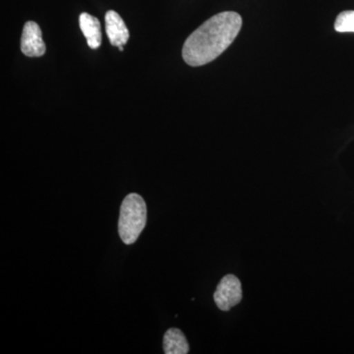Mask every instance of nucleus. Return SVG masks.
Returning <instances> with one entry per match:
<instances>
[{
	"label": "nucleus",
	"mask_w": 354,
	"mask_h": 354,
	"mask_svg": "<svg viewBox=\"0 0 354 354\" xmlns=\"http://www.w3.org/2000/svg\"><path fill=\"white\" fill-rule=\"evenodd\" d=\"M120 50L123 51V46H120Z\"/></svg>",
	"instance_id": "9"
},
{
	"label": "nucleus",
	"mask_w": 354,
	"mask_h": 354,
	"mask_svg": "<svg viewBox=\"0 0 354 354\" xmlns=\"http://www.w3.org/2000/svg\"><path fill=\"white\" fill-rule=\"evenodd\" d=\"M79 24L84 36L87 39L88 48L97 50L102 44L101 23L97 18L88 13H82L79 17Z\"/></svg>",
	"instance_id": "6"
},
{
	"label": "nucleus",
	"mask_w": 354,
	"mask_h": 354,
	"mask_svg": "<svg viewBox=\"0 0 354 354\" xmlns=\"http://www.w3.org/2000/svg\"><path fill=\"white\" fill-rule=\"evenodd\" d=\"M146 223V202L137 193H130L121 204L118 220V234L123 243L131 245L138 241Z\"/></svg>",
	"instance_id": "2"
},
{
	"label": "nucleus",
	"mask_w": 354,
	"mask_h": 354,
	"mask_svg": "<svg viewBox=\"0 0 354 354\" xmlns=\"http://www.w3.org/2000/svg\"><path fill=\"white\" fill-rule=\"evenodd\" d=\"M242 299L241 283L234 274L223 277L216 286L214 300L221 311H228L236 306Z\"/></svg>",
	"instance_id": "3"
},
{
	"label": "nucleus",
	"mask_w": 354,
	"mask_h": 354,
	"mask_svg": "<svg viewBox=\"0 0 354 354\" xmlns=\"http://www.w3.org/2000/svg\"><path fill=\"white\" fill-rule=\"evenodd\" d=\"M335 30L339 32H354V10L339 14L335 19Z\"/></svg>",
	"instance_id": "8"
},
{
	"label": "nucleus",
	"mask_w": 354,
	"mask_h": 354,
	"mask_svg": "<svg viewBox=\"0 0 354 354\" xmlns=\"http://www.w3.org/2000/svg\"><path fill=\"white\" fill-rule=\"evenodd\" d=\"M21 50L26 57H39L46 53V44L41 37V28L37 23L29 21L23 28Z\"/></svg>",
	"instance_id": "4"
},
{
	"label": "nucleus",
	"mask_w": 354,
	"mask_h": 354,
	"mask_svg": "<svg viewBox=\"0 0 354 354\" xmlns=\"http://www.w3.org/2000/svg\"><path fill=\"white\" fill-rule=\"evenodd\" d=\"M106 31L113 46L120 48L127 44L129 31L124 21L115 11L109 10L106 14Z\"/></svg>",
	"instance_id": "5"
},
{
	"label": "nucleus",
	"mask_w": 354,
	"mask_h": 354,
	"mask_svg": "<svg viewBox=\"0 0 354 354\" xmlns=\"http://www.w3.org/2000/svg\"><path fill=\"white\" fill-rule=\"evenodd\" d=\"M241 27V16L234 11H225L209 18L184 43V62L193 67L213 62L234 43Z\"/></svg>",
	"instance_id": "1"
},
{
	"label": "nucleus",
	"mask_w": 354,
	"mask_h": 354,
	"mask_svg": "<svg viewBox=\"0 0 354 354\" xmlns=\"http://www.w3.org/2000/svg\"><path fill=\"white\" fill-rule=\"evenodd\" d=\"M164 353L165 354H187L189 344L180 330L171 328L164 335Z\"/></svg>",
	"instance_id": "7"
}]
</instances>
